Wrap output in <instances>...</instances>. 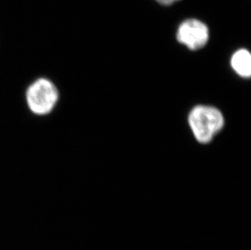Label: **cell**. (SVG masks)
I'll use <instances>...</instances> for the list:
<instances>
[{"label":"cell","mask_w":251,"mask_h":250,"mask_svg":"<svg viewBox=\"0 0 251 250\" xmlns=\"http://www.w3.org/2000/svg\"><path fill=\"white\" fill-rule=\"evenodd\" d=\"M189 124L198 142L206 144L224 127V116L213 106H198L189 116Z\"/></svg>","instance_id":"6da1fadb"},{"label":"cell","mask_w":251,"mask_h":250,"mask_svg":"<svg viewBox=\"0 0 251 250\" xmlns=\"http://www.w3.org/2000/svg\"><path fill=\"white\" fill-rule=\"evenodd\" d=\"M59 99L58 90L50 80L41 78L29 85L26 101L33 113L44 116L52 111Z\"/></svg>","instance_id":"7a4b0ae2"},{"label":"cell","mask_w":251,"mask_h":250,"mask_svg":"<svg viewBox=\"0 0 251 250\" xmlns=\"http://www.w3.org/2000/svg\"><path fill=\"white\" fill-rule=\"evenodd\" d=\"M176 39L190 50H199L208 42V27L199 20H185L178 27Z\"/></svg>","instance_id":"3957f363"},{"label":"cell","mask_w":251,"mask_h":250,"mask_svg":"<svg viewBox=\"0 0 251 250\" xmlns=\"http://www.w3.org/2000/svg\"><path fill=\"white\" fill-rule=\"evenodd\" d=\"M231 66L242 77H250L251 75V53L246 49H240L232 54Z\"/></svg>","instance_id":"277c9868"},{"label":"cell","mask_w":251,"mask_h":250,"mask_svg":"<svg viewBox=\"0 0 251 250\" xmlns=\"http://www.w3.org/2000/svg\"><path fill=\"white\" fill-rule=\"evenodd\" d=\"M155 1L159 2V4L169 6V5L173 4L174 2H177L179 0H155Z\"/></svg>","instance_id":"5b68a950"}]
</instances>
